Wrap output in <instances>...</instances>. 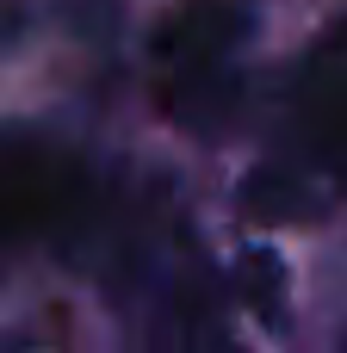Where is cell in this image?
I'll list each match as a JSON object with an SVG mask.
<instances>
[{"mask_svg":"<svg viewBox=\"0 0 347 353\" xmlns=\"http://www.w3.org/2000/svg\"><path fill=\"white\" fill-rule=\"evenodd\" d=\"M174 353H242V347H236L230 329H217L211 316H199V323H186V329L174 335Z\"/></svg>","mask_w":347,"mask_h":353,"instance_id":"5","label":"cell"},{"mask_svg":"<svg viewBox=\"0 0 347 353\" xmlns=\"http://www.w3.org/2000/svg\"><path fill=\"white\" fill-rule=\"evenodd\" d=\"M236 43H242V6L236 0H180L161 25H155V87L161 105L192 124L211 130L230 99H236Z\"/></svg>","mask_w":347,"mask_h":353,"instance_id":"2","label":"cell"},{"mask_svg":"<svg viewBox=\"0 0 347 353\" xmlns=\"http://www.w3.org/2000/svg\"><path fill=\"white\" fill-rule=\"evenodd\" d=\"M236 292H242V304H248L255 323L286 329V316H292V273H286V261L273 248H248L236 261Z\"/></svg>","mask_w":347,"mask_h":353,"instance_id":"4","label":"cell"},{"mask_svg":"<svg viewBox=\"0 0 347 353\" xmlns=\"http://www.w3.org/2000/svg\"><path fill=\"white\" fill-rule=\"evenodd\" d=\"M292 124H298V161H267L242 180V205L261 223H292L317 211V174H329L347 186V12L310 43L304 68H298V99H292Z\"/></svg>","mask_w":347,"mask_h":353,"instance_id":"1","label":"cell"},{"mask_svg":"<svg viewBox=\"0 0 347 353\" xmlns=\"http://www.w3.org/2000/svg\"><path fill=\"white\" fill-rule=\"evenodd\" d=\"M68 199V168L50 149H0V242L43 230Z\"/></svg>","mask_w":347,"mask_h":353,"instance_id":"3","label":"cell"}]
</instances>
